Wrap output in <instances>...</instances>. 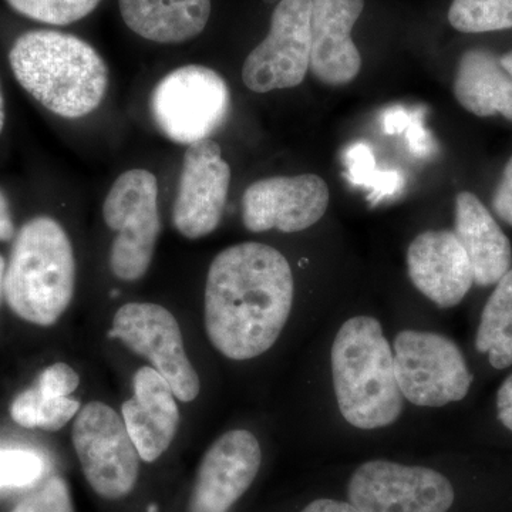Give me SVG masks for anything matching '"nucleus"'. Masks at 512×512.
Returning <instances> with one entry per match:
<instances>
[{
	"mask_svg": "<svg viewBox=\"0 0 512 512\" xmlns=\"http://www.w3.org/2000/svg\"><path fill=\"white\" fill-rule=\"evenodd\" d=\"M150 109L163 136L192 146L208 140L224 126L231 110V92L220 73L200 64H188L157 83Z\"/></svg>",
	"mask_w": 512,
	"mask_h": 512,
	"instance_id": "5",
	"label": "nucleus"
},
{
	"mask_svg": "<svg viewBox=\"0 0 512 512\" xmlns=\"http://www.w3.org/2000/svg\"><path fill=\"white\" fill-rule=\"evenodd\" d=\"M262 450L248 430L222 434L198 467L188 512H229L258 476Z\"/></svg>",
	"mask_w": 512,
	"mask_h": 512,
	"instance_id": "14",
	"label": "nucleus"
},
{
	"mask_svg": "<svg viewBox=\"0 0 512 512\" xmlns=\"http://www.w3.org/2000/svg\"><path fill=\"white\" fill-rule=\"evenodd\" d=\"M330 200L328 184L315 174L269 177L249 185L242 197V221L251 232L293 234L322 220Z\"/></svg>",
	"mask_w": 512,
	"mask_h": 512,
	"instance_id": "13",
	"label": "nucleus"
},
{
	"mask_svg": "<svg viewBox=\"0 0 512 512\" xmlns=\"http://www.w3.org/2000/svg\"><path fill=\"white\" fill-rule=\"evenodd\" d=\"M46 463L29 450H0V487H26L43 477Z\"/></svg>",
	"mask_w": 512,
	"mask_h": 512,
	"instance_id": "26",
	"label": "nucleus"
},
{
	"mask_svg": "<svg viewBox=\"0 0 512 512\" xmlns=\"http://www.w3.org/2000/svg\"><path fill=\"white\" fill-rule=\"evenodd\" d=\"M448 22L463 33L512 29V0H453Z\"/></svg>",
	"mask_w": 512,
	"mask_h": 512,
	"instance_id": "23",
	"label": "nucleus"
},
{
	"mask_svg": "<svg viewBox=\"0 0 512 512\" xmlns=\"http://www.w3.org/2000/svg\"><path fill=\"white\" fill-rule=\"evenodd\" d=\"M110 338L146 357L170 383L177 400L190 403L201 390L200 377L184 348L183 333L173 313L156 303L131 302L113 318Z\"/></svg>",
	"mask_w": 512,
	"mask_h": 512,
	"instance_id": "9",
	"label": "nucleus"
},
{
	"mask_svg": "<svg viewBox=\"0 0 512 512\" xmlns=\"http://www.w3.org/2000/svg\"><path fill=\"white\" fill-rule=\"evenodd\" d=\"M119 5L128 28L161 45L201 35L211 15V0H119Z\"/></svg>",
	"mask_w": 512,
	"mask_h": 512,
	"instance_id": "19",
	"label": "nucleus"
},
{
	"mask_svg": "<svg viewBox=\"0 0 512 512\" xmlns=\"http://www.w3.org/2000/svg\"><path fill=\"white\" fill-rule=\"evenodd\" d=\"M72 440L94 493L120 500L134 490L141 458L116 410L100 402L86 404L74 420Z\"/></svg>",
	"mask_w": 512,
	"mask_h": 512,
	"instance_id": "8",
	"label": "nucleus"
},
{
	"mask_svg": "<svg viewBox=\"0 0 512 512\" xmlns=\"http://www.w3.org/2000/svg\"><path fill=\"white\" fill-rule=\"evenodd\" d=\"M312 0H281L268 36L249 53L242 80L254 93L292 89L311 66Z\"/></svg>",
	"mask_w": 512,
	"mask_h": 512,
	"instance_id": "11",
	"label": "nucleus"
},
{
	"mask_svg": "<svg viewBox=\"0 0 512 512\" xmlns=\"http://www.w3.org/2000/svg\"><path fill=\"white\" fill-rule=\"evenodd\" d=\"M231 168L215 141L192 144L184 154L173 208L174 227L200 239L218 228L227 205Z\"/></svg>",
	"mask_w": 512,
	"mask_h": 512,
	"instance_id": "12",
	"label": "nucleus"
},
{
	"mask_svg": "<svg viewBox=\"0 0 512 512\" xmlns=\"http://www.w3.org/2000/svg\"><path fill=\"white\" fill-rule=\"evenodd\" d=\"M9 62L20 86L63 119L89 116L109 89V67L103 57L69 33H25L10 50Z\"/></svg>",
	"mask_w": 512,
	"mask_h": 512,
	"instance_id": "2",
	"label": "nucleus"
},
{
	"mask_svg": "<svg viewBox=\"0 0 512 512\" xmlns=\"http://www.w3.org/2000/svg\"><path fill=\"white\" fill-rule=\"evenodd\" d=\"M10 512H74L69 484L63 477H49Z\"/></svg>",
	"mask_w": 512,
	"mask_h": 512,
	"instance_id": "27",
	"label": "nucleus"
},
{
	"mask_svg": "<svg viewBox=\"0 0 512 512\" xmlns=\"http://www.w3.org/2000/svg\"><path fill=\"white\" fill-rule=\"evenodd\" d=\"M76 288V259L59 222L36 217L20 228L5 272V298L15 315L52 326L69 308Z\"/></svg>",
	"mask_w": 512,
	"mask_h": 512,
	"instance_id": "4",
	"label": "nucleus"
},
{
	"mask_svg": "<svg viewBox=\"0 0 512 512\" xmlns=\"http://www.w3.org/2000/svg\"><path fill=\"white\" fill-rule=\"evenodd\" d=\"M26 18L53 26H67L89 16L101 0H6Z\"/></svg>",
	"mask_w": 512,
	"mask_h": 512,
	"instance_id": "24",
	"label": "nucleus"
},
{
	"mask_svg": "<svg viewBox=\"0 0 512 512\" xmlns=\"http://www.w3.org/2000/svg\"><path fill=\"white\" fill-rule=\"evenodd\" d=\"M501 64H503V67L505 70H507L508 73L512 76V52L507 53V55L500 57Z\"/></svg>",
	"mask_w": 512,
	"mask_h": 512,
	"instance_id": "35",
	"label": "nucleus"
},
{
	"mask_svg": "<svg viewBox=\"0 0 512 512\" xmlns=\"http://www.w3.org/2000/svg\"><path fill=\"white\" fill-rule=\"evenodd\" d=\"M133 387L134 396L123 403L121 414L141 460L154 463L177 436L181 421L177 397L170 383L150 366L137 370Z\"/></svg>",
	"mask_w": 512,
	"mask_h": 512,
	"instance_id": "17",
	"label": "nucleus"
},
{
	"mask_svg": "<svg viewBox=\"0 0 512 512\" xmlns=\"http://www.w3.org/2000/svg\"><path fill=\"white\" fill-rule=\"evenodd\" d=\"M412 117L407 116L406 111L397 109L389 111L386 117V131L390 134L402 133L409 126Z\"/></svg>",
	"mask_w": 512,
	"mask_h": 512,
	"instance_id": "33",
	"label": "nucleus"
},
{
	"mask_svg": "<svg viewBox=\"0 0 512 512\" xmlns=\"http://www.w3.org/2000/svg\"><path fill=\"white\" fill-rule=\"evenodd\" d=\"M365 0H312L311 66L313 76L328 86H345L362 69V56L352 29Z\"/></svg>",
	"mask_w": 512,
	"mask_h": 512,
	"instance_id": "16",
	"label": "nucleus"
},
{
	"mask_svg": "<svg viewBox=\"0 0 512 512\" xmlns=\"http://www.w3.org/2000/svg\"><path fill=\"white\" fill-rule=\"evenodd\" d=\"M5 126V100H3L2 89H0V133Z\"/></svg>",
	"mask_w": 512,
	"mask_h": 512,
	"instance_id": "36",
	"label": "nucleus"
},
{
	"mask_svg": "<svg viewBox=\"0 0 512 512\" xmlns=\"http://www.w3.org/2000/svg\"><path fill=\"white\" fill-rule=\"evenodd\" d=\"M497 416L504 427L512 431V375L501 384L497 393Z\"/></svg>",
	"mask_w": 512,
	"mask_h": 512,
	"instance_id": "30",
	"label": "nucleus"
},
{
	"mask_svg": "<svg viewBox=\"0 0 512 512\" xmlns=\"http://www.w3.org/2000/svg\"><path fill=\"white\" fill-rule=\"evenodd\" d=\"M476 348L494 369L512 365V269L495 284L478 325Z\"/></svg>",
	"mask_w": 512,
	"mask_h": 512,
	"instance_id": "21",
	"label": "nucleus"
},
{
	"mask_svg": "<svg viewBox=\"0 0 512 512\" xmlns=\"http://www.w3.org/2000/svg\"><path fill=\"white\" fill-rule=\"evenodd\" d=\"M13 238H15V224H13L9 201L0 191V242H8Z\"/></svg>",
	"mask_w": 512,
	"mask_h": 512,
	"instance_id": "31",
	"label": "nucleus"
},
{
	"mask_svg": "<svg viewBox=\"0 0 512 512\" xmlns=\"http://www.w3.org/2000/svg\"><path fill=\"white\" fill-rule=\"evenodd\" d=\"M454 234L470 259L474 284L495 285L510 271V239L473 192L463 191L457 195Z\"/></svg>",
	"mask_w": 512,
	"mask_h": 512,
	"instance_id": "18",
	"label": "nucleus"
},
{
	"mask_svg": "<svg viewBox=\"0 0 512 512\" xmlns=\"http://www.w3.org/2000/svg\"><path fill=\"white\" fill-rule=\"evenodd\" d=\"M5 272L6 262L3 256L0 255V301H2V296L5 295Z\"/></svg>",
	"mask_w": 512,
	"mask_h": 512,
	"instance_id": "34",
	"label": "nucleus"
},
{
	"mask_svg": "<svg viewBox=\"0 0 512 512\" xmlns=\"http://www.w3.org/2000/svg\"><path fill=\"white\" fill-rule=\"evenodd\" d=\"M413 285L439 308H454L474 284L470 259L454 231H426L407 249Z\"/></svg>",
	"mask_w": 512,
	"mask_h": 512,
	"instance_id": "15",
	"label": "nucleus"
},
{
	"mask_svg": "<svg viewBox=\"0 0 512 512\" xmlns=\"http://www.w3.org/2000/svg\"><path fill=\"white\" fill-rule=\"evenodd\" d=\"M348 164L352 183L367 185L377 194H393L402 187V178L399 173H382L377 171L373 154L366 146H355L350 148L345 157Z\"/></svg>",
	"mask_w": 512,
	"mask_h": 512,
	"instance_id": "25",
	"label": "nucleus"
},
{
	"mask_svg": "<svg viewBox=\"0 0 512 512\" xmlns=\"http://www.w3.org/2000/svg\"><path fill=\"white\" fill-rule=\"evenodd\" d=\"M80 410L79 400L52 396L36 384L16 396L10 416L25 429L62 430Z\"/></svg>",
	"mask_w": 512,
	"mask_h": 512,
	"instance_id": "22",
	"label": "nucleus"
},
{
	"mask_svg": "<svg viewBox=\"0 0 512 512\" xmlns=\"http://www.w3.org/2000/svg\"><path fill=\"white\" fill-rule=\"evenodd\" d=\"M393 356L400 392L414 406L443 407L470 392L473 375L466 357L447 336L403 330L394 339Z\"/></svg>",
	"mask_w": 512,
	"mask_h": 512,
	"instance_id": "7",
	"label": "nucleus"
},
{
	"mask_svg": "<svg viewBox=\"0 0 512 512\" xmlns=\"http://www.w3.org/2000/svg\"><path fill=\"white\" fill-rule=\"evenodd\" d=\"M79 384V375L66 363H55V365L46 367L36 382V386L40 387L43 392L59 397H69L70 394L76 392Z\"/></svg>",
	"mask_w": 512,
	"mask_h": 512,
	"instance_id": "28",
	"label": "nucleus"
},
{
	"mask_svg": "<svg viewBox=\"0 0 512 512\" xmlns=\"http://www.w3.org/2000/svg\"><path fill=\"white\" fill-rule=\"evenodd\" d=\"M103 218L117 234L110 248L111 272L126 282L143 278L161 231L156 175L143 168L121 174L104 200Z\"/></svg>",
	"mask_w": 512,
	"mask_h": 512,
	"instance_id": "6",
	"label": "nucleus"
},
{
	"mask_svg": "<svg viewBox=\"0 0 512 512\" xmlns=\"http://www.w3.org/2000/svg\"><path fill=\"white\" fill-rule=\"evenodd\" d=\"M454 96L464 109L478 117L500 114L512 121V76L490 50L471 49L461 56Z\"/></svg>",
	"mask_w": 512,
	"mask_h": 512,
	"instance_id": "20",
	"label": "nucleus"
},
{
	"mask_svg": "<svg viewBox=\"0 0 512 512\" xmlns=\"http://www.w3.org/2000/svg\"><path fill=\"white\" fill-rule=\"evenodd\" d=\"M491 204L495 214L512 227V157L505 165L503 177L495 188Z\"/></svg>",
	"mask_w": 512,
	"mask_h": 512,
	"instance_id": "29",
	"label": "nucleus"
},
{
	"mask_svg": "<svg viewBox=\"0 0 512 512\" xmlns=\"http://www.w3.org/2000/svg\"><path fill=\"white\" fill-rule=\"evenodd\" d=\"M330 367L339 412L350 426L379 430L400 419L404 397L393 349L379 320L372 316L346 320L333 340Z\"/></svg>",
	"mask_w": 512,
	"mask_h": 512,
	"instance_id": "3",
	"label": "nucleus"
},
{
	"mask_svg": "<svg viewBox=\"0 0 512 512\" xmlns=\"http://www.w3.org/2000/svg\"><path fill=\"white\" fill-rule=\"evenodd\" d=\"M295 282L278 249L232 245L215 256L204 295V322L215 349L231 360L264 355L291 316Z\"/></svg>",
	"mask_w": 512,
	"mask_h": 512,
	"instance_id": "1",
	"label": "nucleus"
},
{
	"mask_svg": "<svg viewBox=\"0 0 512 512\" xmlns=\"http://www.w3.org/2000/svg\"><path fill=\"white\" fill-rule=\"evenodd\" d=\"M301 512H359L350 503L338 500H322L313 501V503L306 505Z\"/></svg>",
	"mask_w": 512,
	"mask_h": 512,
	"instance_id": "32",
	"label": "nucleus"
},
{
	"mask_svg": "<svg viewBox=\"0 0 512 512\" xmlns=\"http://www.w3.org/2000/svg\"><path fill=\"white\" fill-rule=\"evenodd\" d=\"M348 494L359 512H447L456 498L453 485L439 471L387 460L357 468Z\"/></svg>",
	"mask_w": 512,
	"mask_h": 512,
	"instance_id": "10",
	"label": "nucleus"
}]
</instances>
